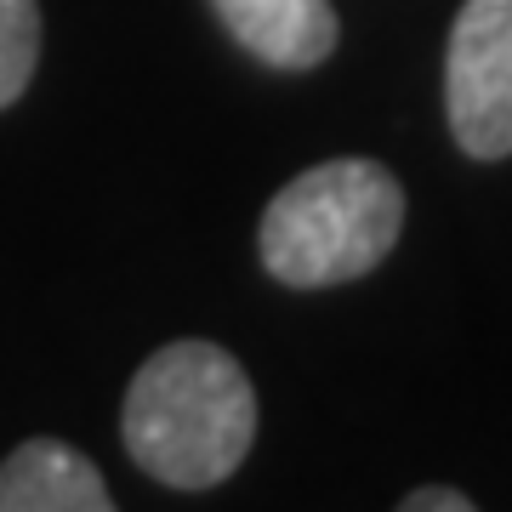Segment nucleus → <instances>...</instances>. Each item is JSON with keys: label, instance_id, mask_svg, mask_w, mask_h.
I'll return each instance as SVG.
<instances>
[{"label": "nucleus", "instance_id": "39448f33", "mask_svg": "<svg viewBox=\"0 0 512 512\" xmlns=\"http://www.w3.org/2000/svg\"><path fill=\"white\" fill-rule=\"evenodd\" d=\"M114 495L63 439H29L0 461V512H109Z\"/></svg>", "mask_w": 512, "mask_h": 512}, {"label": "nucleus", "instance_id": "7ed1b4c3", "mask_svg": "<svg viewBox=\"0 0 512 512\" xmlns=\"http://www.w3.org/2000/svg\"><path fill=\"white\" fill-rule=\"evenodd\" d=\"M450 137L473 160L512 154V0H467L444 52Z\"/></svg>", "mask_w": 512, "mask_h": 512}, {"label": "nucleus", "instance_id": "f257e3e1", "mask_svg": "<svg viewBox=\"0 0 512 512\" xmlns=\"http://www.w3.org/2000/svg\"><path fill=\"white\" fill-rule=\"evenodd\" d=\"M131 461L165 490H211L256 439V387L217 342L183 336L148 353L120 404Z\"/></svg>", "mask_w": 512, "mask_h": 512}, {"label": "nucleus", "instance_id": "423d86ee", "mask_svg": "<svg viewBox=\"0 0 512 512\" xmlns=\"http://www.w3.org/2000/svg\"><path fill=\"white\" fill-rule=\"evenodd\" d=\"M40 63V0H0V109H12Z\"/></svg>", "mask_w": 512, "mask_h": 512}, {"label": "nucleus", "instance_id": "f03ea898", "mask_svg": "<svg viewBox=\"0 0 512 512\" xmlns=\"http://www.w3.org/2000/svg\"><path fill=\"white\" fill-rule=\"evenodd\" d=\"M404 234V188L376 160H319L279 188L256 251L262 268L291 291H325L365 279Z\"/></svg>", "mask_w": 512, "mask_h": 512}, {"label": "nucleus", "instance_id": "0eeeda50", "mask_svg": "<svg viewBox=\"0 0 512 512\" xmlns=\"http://www.w3.org/2000/svg\"><path fill=\"white\" fill-rule=\"evenodd\" d=\"M399 512H473V495L450 490V484H427V490H410L399 501Z\"/></svg>", "mask_w": 512, "mask_h": 512}, {"label": "nucleus", "instance_id": "20e7f679", "mask_svg": "<svg viewBox=\"0 0 512 512\" xmlns=\"http://www.w3.org/2000/svg\"><path fill=\"white\" fill-rule=\"evenodd\" d=\"M222 29L268 69L302 74L336 52V6L330 0H211Z\"/></svg>", "mask_w": 512, "mask_h": 512}]
</instances>
